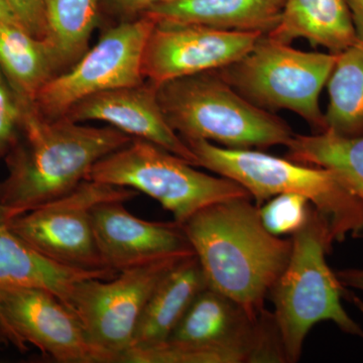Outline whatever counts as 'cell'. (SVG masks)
<instances>
[{"mask_svg": "<svg viewBox=\"0 0 363 363\" xmlns=\"http://www.w3.org/2000/svg\"><path fill=\"white\" fill-rule=\"evenodd\" d=\"M131 140L113 126L48 118L35 104H23L20 131L4 156L9 174L0 183V204L13 217L59 199Z\"/></svg>", "mask_w": 363, "mask_h": 363, "instance_id": "1", "label": "cell"}, {"mask_svg": "<svg viewBox=\"0 0 363 363\" xmlns=\"http://www.w3.org/2000/svg\"><path fill=\"white\" fill-rule=\"evenodd\" d=\"M252 198L215 203L182 225L199 260L208 286L259 317L264 301L284 269L292 238L267 230Z\"/></svg>", "mask_w": 363, "mask_h": 363, "instance_id": "2", "label": "cell"}, {"mask_svg": "<svg viewBox=\"0 0 363 363\" xmlns=\"http://www.w3.org/2000/svg\"><path fill=\"white\" fill-rule=\"evenodd\" d=\"M198 167L231 179L257 207L279 194L304 196L326 220L335 242L363 238V201L335 174L259 150H236L203 140H186Z\"/></svg>", "mask_w": 363, "mask_h": 363, "instance_id": "3", "label": "cell"}, {"mask_svg": "<svg viewBox=\"0 0 363 363\" xmlns=\"http://www.w3.org/2000/svg\"><path fill=\"white\" fill-rule=\"evenodd\" d=\"M334 242L326 220L312 206L304 225L293 234L290 260L267 296L286 362L300 360L305 339L319 322L330 321L363 338V329L341 303L345 286L326 262Z\"/></svg>", "mask_w": 363, "mask_h": 363, "instance_id": "4", "label": "cell"}, {"mask_svg": "<svg viewBox=\"0 0 363 363\" xmlns=\"http://www.w3.org/2000/svg\"><path fill=\"white\" fill-rule=\"evenodd\" d=\"M157 98L169 125L185 142L259 150L286 145L294 135L286 121L242 96L217 70L167 81L157 86Z\"/></svg>", "mask_w": 363, "mask_h": 363, "instance_id": "5", "label": "cell"}, {"mask_svg": "<svg viewBox=\"0 0 363 363\" xmlns=\"http://www.w3.org/2000/svg\"><path fill=\"white\" fill-rule=\"evenodd\" d=\"M155 143L133 138L92 167L86 180L133 189L157 200L183 225L215 203L252 198L231 179L212 176Z\"/></svg>", "mask_w": 363, "mask_h": 363, "instance_id": "6", "label": "cell"}, {"mask_svg": "<svg viewBox=\"0 0 363 363\" xmlns=\"http://www.w3.org/2000/svg\"><path fill=\"white\" fill-rule=\"evenodd\" d=\"M337 57L301 51L264 35L242 58L217 72L252 104L295 112L319 133L325 130L320 93Z\"/></svg>", "mask_w": 363, "mask_h": 363, "instance_id": "7", "label": "cell"}, {"mask_svg": "<svg viewBox=\"0 0 363 363\" xmlns=\"http://www.w3.org/2000/svg\"><path fill=\"white\" fill-rule=\"evenodd\" d=\"M156 20L149 16L116 23L68 70L50 80L35 101L48 118L65 116L85 98L145 82L143 59Z\"/></svg>", "mask_w": 363, "mask_h": 363, "instance_id": "8", "label": "cell"}, {"mask_svg": "<svg viewBox=\"0 0 363 363\" xmlns=\"http://www.w3.org/2000/svg\"><path fill=\"white\" fill-rule=\"evenodd\" d=\"M138 195L133 189L84 180L69 194L11 217L9 225L50 259L80 269H109L98 250L91 210L99 203L126 202Z\"/></svg>", "mask_w": 363, "mask_h": 363, "instance_id": "9", "label": "cell"}, {"mask_svg": "<svg viewBox=\"0 0 363 363\" xmlns=\"http://www.w3.org/2000/svg\"><path fill=\"white\" fill-rule=\"evenodd\" d=\"M192 255H173L124 269L109 279H85L74 289L69 308L91 340L116 354L121 362L155 289L177 264Z\"/></svg>", "mask_w": 363, "mask_h": 363, "instance_id": "10", "label": "cell"}, {"mask_svg": "<svg viewBox=\"0 0 363 363\" xmlns=\"http://www.w3.org/2000/svg\"><path fill=\"white\" fill-rule=\"evenodd\" d=\"M0 323L9 345L21 352L33 344L57 362H118L116 354L91 340L70 308L40 289L0 290Z\"/></svg>", "mask_w": 363, "mask_h": 363, "instance_id": "11", "label": "cell"}, {"mask_svg": "<svg viewBox=\"0 0 363 363\" xmlns=\"http://www.w3.org/2000/svg\"><path fill=\"white\" fill-rule=\"evenodd\" d=\"M262 35L156 21L143 52V77L159 86L174 79L219 70L242 58Z\"/></svg>", "mask_w": 363, "mask_h": 363, "instance_id": "12", "label": "cell"}, {"mask_svg": "<svg viewBox=\"0 0 363 363\" xmlns=\"http://www.w3.org/2000/svg\"><path fill=\"white\" fill-rule=\"evenodd\" d=\"M121 201H106L91 210L98 250L109 269L121 272L194 250L176 221L150 222L128 212Z\"/></svg>", "mask_w": 363, "mask_h": 363, "instance_id": "13", "label": "cell"}, {"mask_svg": "<svg viewBox=\"0 0 363 363\" xmlns=\"http://www.w3.org/2000/svg\"><path fill=\"white\" fill-rule=\"evenodd\" d=\"M65 116L77 123H106L133 138L155 143L198 167L193 150L164 117L157 98V86L147 81L85 98Z\"/></svg>", "mask_w": 363, "mask_h": 363, "instance_id": "14", "label": "cell"}, {"mask_svg": "<svg viewBox=\"0 0 363 363\" xmlns=\"http://www.w3.org/2000/svg\"><path fill=\"white\" fill-rule=\"evenodd\" d=\"M207 286L197 257L194 255L182 260L162 278L150 296L128 350L167 342L198 294Z\"/></svg>", "mask_w": 363, "mask_h": 363, "instance_id": "15", "label": "cell"}, {"mask_svg": "<svg viewBox=\"0 0 363 363\" xmlns=\"http://www.w3.org/2000/svg\"><path fill=\"white\" fill-rule=\"evenodd\" d=\"M284 4L285 0H171L155 6L147 16L156 21L267 35L281 20Z\"/></svg>", "mask_w": 363, "mask_h": 363, "instance_id": "16", "label": "cell"}, {"mask_svg": "<svg viewBox=\"0 0 363 363\" xmlns=\"http://www.w3.org/2000/svg\"><path fill=\"white\" fill-rule=\"evenodd\" d=\"M267 35L286 44L305 39L333 54L357 44L345 0H285L281 20Z\"/></svg>", "mask_w": 363, "mask_h": 363, "instance_id": "17", "label": "cell"}, {"mask_svg": "<svg viewBox=\"0 0 363 363\" xmlns=\"http://www.w3.org/2000/svg\"><path fill=\"white\" fill-rule=\"evenodd\" d=\"M0 68L23 104H35L40 91L61 74L49 42L14 23H0Z\"/></svg>", "mask_w": 363, "mask_h": 363, "instance_id": "18", "label": "cell"}, {"mask_svg": "<svg viewBox=\"0 0 363 363\" xmlns=\"http://www.w3.org/2000/svg\"><path fill=\"white\" fill-rule=\"evenodd\" d=\"M286 147L288 159L328 169L363 201V136L345 138L330 131L294 133Z\"/></svg>", "mask_w": 363, "mask_h": 363, "instance_id": "19", "label": "cell"}, {"mask_svg": "<svg viewBox=\"0 0 363 363\" xmlns=\"http://www.w3.org/2000/svg\"><path fill=\"white\" fill-rule=\"evenodd\" d=\"M327 87L329 104L324 114V131L345 138L363 136L362 45H351L339 52Z\"/></svg>", "mask_w": 363, "mask_h": 363, "instance_id": "20", "label": "cell"}, {"mask_svg": "<svg viewBox=\"0 0 363 363\" xmlns=\"http://www.w3.org/2000/svg\"><path fill=\"white\" fill-rule=\"evenodd\" d=\"M47 40L61 73L86 52L99 21V0H43Z\"/></svg>", "mask_w": 363, "mask_h": 363, "instance_id": "21", "label": "cell"}, {"mask_svg": "<svg viewBox=\"0 0 363 363\" xmlns=\"http://www.w3.org/2000/svg\"><path fill=\"white\" fill-rule=\"evenodd\" d=\"M121 362L128 363H250V355L236 348L181 345L164 342L125 351Z\"/></svg>", "mask_w": 363, "mask_h": 363, "instance_id": "22", "label": "cell"}, {"mask_svg": "<svg viewBox=\"0 0 363 363\" xmlns=\"http://www.w3.org/2000/svg\"><path fill=\"white\" fill-rule=\"evenodd\" d=\"M312 204L304 196L279 194L259 207L260 219L269 233L281 236L297 233L311 210Z\"/></svg>", "mask_w": 363, "mask_h": 363, "instance_id": "23", "label": "cell"}, {"mask_svg": "<svg viewBox=\"0 0 363 363\" xmlns=\"http://www.w3.org/2000/svg\"><path fill=\"white\" fill-rule=\"evenodd\" d=\"M23 102L0 68V157L16 140L23 119Z\"/></svg>", "mask_w": 363, "mask_h": 363, "instance_id": "24", "label": "cell"}, {"mask_svg": "<svg viewBox=\"0 0 363 363\" xmlns=\"http://www.w3.org/2000/svg\"><path fill=\"white\" fill-rule=\"evenodd\" d=\"M21 25L39 39H47L43 0H7Z\"/></svg>", "mask_w": 363, "mask_h": 363, "instance_id": "25", "label": "cell"}, {"mask_svg": "<svg viewBox=\"0 0 363 363\" xmlns=\"http://www.w3.org/2000/svg\"><path fill=\"white\" fill-rule=\"evenodd\" d=\"M107 13L117 18V23L133 21L147 16L150 9L171 0H99Z\"/></svg>", "mask_w": 363, "mask_h": 363, "instance_id": "26", "label": "cell"}, {"mask_svg": "<svg viewBox=\"0 0 363 363\" xmlns=\"http://www.w3.org/2000/svg\"><path fill=\"white\" fill-rule=\"evenodd\" d=\"M9 218H11L9 212L0 204V286H1L2 271H4L7 252L13 238V233L9 225ZM0 345H9L1 323H0Z\"/></svg>", "mask_w": 363, "mask_h": 363, "instance_id": "27", "label": "cell"}, {"mask_svg": "<svg viewBox=\"0 0 363 363\" xmlns=\"http://www.w3.org/2000/svg\"><path fill=\"white\" fill-rule=\"evenodd\" d=\"M350 9L357 44L363 47V0H345Z\"/></svg>", "mask_w": 363, "mask_h": 363, "instance_id": "28", "label": "cell"}, {"mask_svg": "<svg viewBox=\"0 0 363 363\" xmlns=\"http://www.w3.org/2000/svg\"><path fill=\"white\" fill-rule=\"evenodd\" d=\"M342 286L357 289L363 292V269H346L335 272Z\"/></svg>", "mask_w": 363, "mask_h": 363, "instance_id": "29", "label": "cell"}, {"mask_svg": "<svg viewBox=\"0 0 363 363\" xmlns=\"http://www.w3.org/2000/svg\"><path fill=\"white\" fill-rule=\"evenodd\" d=\"M0 23H14L21 25L7 0H0Z\"/></svg>", "mask_w": 363, "mask_h": 363, "instance_id": "30", "label": "cell"}, {"mask_svg": "<svg viewBox=\"0 0 363 363\" xmlns=\"http://www.w3.org/2000/svg\"><path fill=\"white\" fill-rule=\"evenodd\" d=\"M352 295V294H351ZM351 302L353 303L358 308V310H359L360 312L363 314V302L362 300H360L359 298H357V296H350Z\"/></svg>", "mask_w": 363, "mask_h": 363, "instance_id": "31", "label": "cell"}]
</instances>
